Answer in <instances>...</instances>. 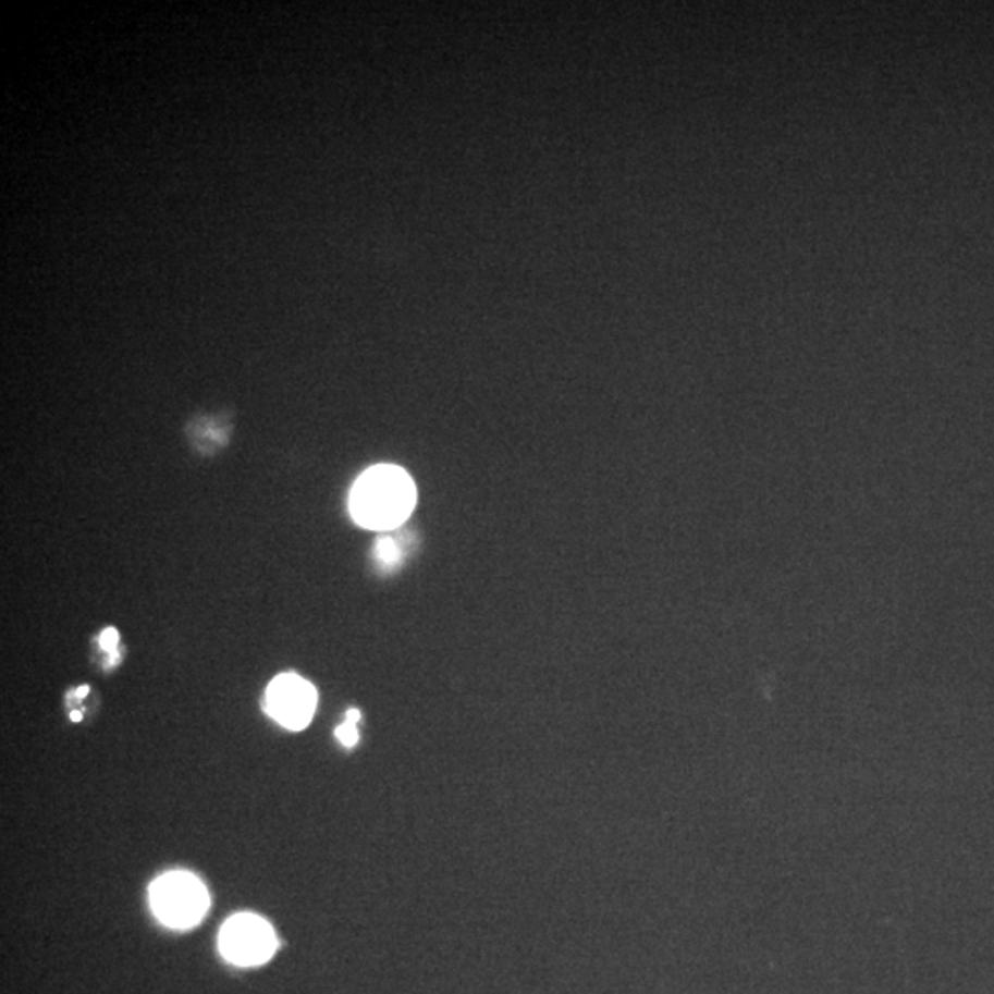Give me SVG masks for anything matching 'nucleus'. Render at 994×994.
<instances>
[{
	"label": "nucleus",
	"instance_id": "8",
	"mask_svg": "<svg viewBox=\"0 0 994 994\" xmlns=\"http://www.w3.org/2000/svg\"><path fill=\"white\" fill-rule=\"evenodd\" d=\"M359 721H361V713H359L358 709H351V711L346 713V722L358 724Z\"/></svg>",
	"mask_w": 994,
	"mask_h": 994
},
{
	"label": "nucleus",
	"instance_id": "7",
	"mask_svg": "<svg viewBox=\"0 0 994 994\" xmlns=\"http://www.w3.org/2000/svg\"><path fill=\"white\" fill-rule=\"evenodd\" d=\"M100 645L101 649L108 650V652L116 650V645H119V631L114 630V628H106V630L101 631Z\"/></svg>",
	"mask_w": 994,
	"mask_h": 994
},
{
	"label": "nucleus",
	"instance_id": "9",
	"mask_svg": "<svg viewBox=\"0 0 994 994\" xmlns=\"http://www.w3.org/2000/svg\"><path fill=\"white\" fill-rule=\"evenodd\" d=\"M87 692H89V687H87V685H84V687H79L78 692H76V695H78V698H84V697H87Z\"/></svg>",
	"mask_w": 994,
	"mask_h": 994
},
{
	"label": "nucleus",
	"instance_id": "6",
	"mask_svg": "<svg viewBox=\"0 0 994 994\" xmlns=\"http://www.w3.org/2000/svg\"><path fill=\"white\" fill-rule=\"evenodd\" d=\"M335 735H338V738H340L341 745H345L346 748L356 746V743H358L359 738L358 727H356V724H352V722L346 721L345 724H341V726L335 729Z\"/></svg>",
	"mask_w": 994,
	"mask_h": 994
},
{
	"label": "nucleus",
	"instance_id": "4",
	"mask_svg": "<svg viewBox=\"0 0 994 994\" xmlns=\"http://www.w3.org/2000/svg\"><path fill=\"white\" fill-rule=\"evenodd\" d=\"M266 703L274 721L298 732L310 724L316 713V687L297 674H280L269 685Z\"/></svg>",
	"mask_w": 994,
	"mask_h": 994
},
{
	"label": "nucleus",
	"instance_id": "3",
	"mask_svg": "<svg viewBox=\"0 0 994 994\" xmlns=\"http://www.w3.org/2000/svg\"><path fill=\"white\" fill-rule=\"evenodd\" d=\"M220 950L231 964L245 967L266 964L277 950V937L262 917L238 913L223 924Z\"/></svg>",
	"mask_w": 994,
	"mask_h": 994
},
{
	"label": "nucleus",
	"instance_id": "5",
	"mask_svg": "<svg viewBox=\"0 0 994 994\" xmlns=\"http://www.w3.org/2000/svg\"><path fill=\"white\" fill-rule=\"evenodd\" d=\"M376 556L385 566H394L398 562L400 549L393 538H381L380 542L376 543Z\"/></svg>",
	"mask_w": 994,
	"mask_h": 994
},
{
	"label": "nucleus",
	"instance_id": "2",
	"mask_svg": "<svg viewBox=\"0 0 994 994\" xmlns=\"http://www.w3.org/2000/svg\"><path fill=\"white\" fill-rule=\"evenodd\" d=\"M209 894L192 873L173 871L151 886V906L161 923L172 929H191L209 910Z\"/></svg>",
	"mask_w": 994,
	"mask_h": 994
},
{
	"label": "nucleus",
	"instance_id": "1",
	"mask_svg": "<svg viewBox=\"0 0 994 994\" xmlns=\"http://www.w3.org/2000/svg\"><path fill=\"white\" fill-rule=\"evenodd\" d=\"M417 505V489L412 476L400 466H372L352 487L348 508L359 527L372 530L396 529L409 518Z\"/></svg>",
	"mask_w": 994,
	"mask_h": 994
},
{
	"label": "nucleus",
	"instance_id": "10",
	"mask_svg": "<svg viewBox=\"0 0 994 994\" xmlns=\"http://www.w3.org/2000/svg\"><path fill=\"white\" fill-rule=\"evenodd\" d=\"M71 719L74 722H79V721H82V719H84V713H79V711H74V713H72V715H71Z\"/></svg>",
	"mask_w": 994,
	"mask_h": 994
}]
</instances>
